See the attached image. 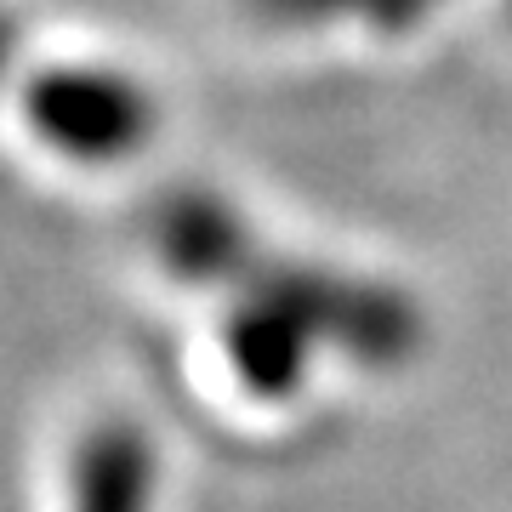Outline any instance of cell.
<instances>
[{"label": "cell", "mask_w": 512, "mask_h": 512, "mask_svg": "<svg viewBox=\"0 0 512 512\" xmlns=\"http://www.w3.org/2000/svg\"><path fill=\"white\" fill-rule=\"evenodd\" d=\"M302 348H308V319L291 308V296H256L251 308L234 313L228 325V353H234L239 376L256 393L285 399L302 376Z\"/></svg>", "instance_id": "obj_3"}, {"label": "cell", "mask_w": 512, "mask_h": 512, "mask_svg": "<svg viewBox=\"0 0 512 512\" xmlns=\"http://www.w3.org/2000/svg\"><path fill=\"white\" fill-rule=\"evenodd\" d=\"M160 245H165V256L194 279H211V274H222V268H239L234 222L222 217L217 205H200V200L171 205V217L160 222Z\"/></svg>", "instance_id": "obj_4"}, {"label": "cell", "mask_w": 512, "mask_h": 512, "mask_svg": "<svg viewBox=\"0 0 512 512\" xmlns=\"http://www.w3.org/2000/svg\"><path fill=\"white\" fill-rule=\"evenodd\" d=\"M160 456L137 421H97L74 444L69 461V507L74 512H154Z\"/></svg>", "instance_id": "obj_1"}, {"label": "cell", "mask_w": 512, "mask_h": 512, "mask_svg": "<svg viewBox=\"0 0 512 512\" xmlns=\"http://www.w3.org/2000/svg\"><path fill=\"white\" fill-rule=\"evenodd\" d=\"M35 114L69 154H86V160H114V154H126L143 137V103H131L109 80H63V86H46Z\"/></svg>", "instance_id": "obj_2"}]
</instances>
